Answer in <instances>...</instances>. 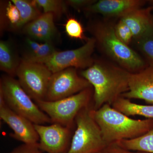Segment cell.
Masks as SVG:
<instances>
[{
    "label": "cell",
    "instance_id": "cell-1",
    "mask_svg": "<svg viewBox=\"0 0 153 153\" xmlns=\"http://www.w3.org/2000/svg\"><path fill=\"white\" fill-rule=\"evenodd\" d=\"M131 73L102 57L94 59L90 67L81 70L80 75L93 88L94 110L105 104L112 105L128 90Z\"/></svg>",
    "mask_w": 153,
    "mask_h": 153
},
{
    "label": "cell",
    "instance_id": "cell-2",
    "mask_svg": "<svg viewBox=\"0 0 153 153\" xmlns=\"http://www.w3.org/2000/svg\"><path fill=\"white\" fill-rule=\"evenodd\" d=\"M115 21L102 18L88 23L86 30L95 41L96 49L103 57L131 73L148 66L142 56L119 39L114 30Z\"/></svg>",
    "mask_w": 153,
    "mask_h": 153
},
{
    "label": "cell",
    "instance_id": "cell-3",
    "mask_svg": "<svg viewBox=\"0 0 153 153\" xmlns=\"http://www.w3.org/2000/svg\"><path fill=\"white\" fill-rule=\"evenodd\" d=\"M91 116L101 131L107 144L141 136L153 128V120H135L105 104L97 110L91 108Z\"/></svg>",
    "mask_w": 153,
    "mask_h": 153
},
{
    "label": "cell",
    "instance_id": "cell-4",
    "mask_svg": "<svg viewBox=\"0 0 153 153\" xmlns=\"http://www.w3.org/2000/svg\"><path fill=\"white\" fill-rule=\"evenodd\" d=\"M0 92L7 105L17 114L27 119L34 124L52 123L49 117L33 101L14 77L4 75L0 82Z\"/></svg>",
    "mask_w": 153,
    "mask_h": 153
},
{
    "label": "cell",
    "instance_id": "cell-5",
    "mask_svg": "<svg viewBox=\"0 0 153 153\" xmlns=\"http://www.w3.org/2000/svg\"><path fill=\"white\" fill-rule=\"evenodd\" d=\"M93 94V88L91 87L56 101L40 100L36 103L51 119L52 123L60 124L72 129L78 114L83 108L90 106Z\"/></svg>",
    "mask_w": 153,
    "mask_h": 153
},
{
    "label": "cell",
    "instance_id": "cell-6",
    "mask_svg": "<svg viewBox=\"0 0 153 153\" xmlns=\"http://www.w3.org/2000/svg\"><path fill=\"white\" fill-rule=\"evenodd\" d=\"M90 106L82 109L75 120L76 128L66 153H98L107 144L91 116Z\"/></svg>",
    "mask_w": 153,
    "mask_h": 153
},
{
    "label": "cell",
    "instance_id": "cell-7",
    "mask_svg": "<svg viewBox=\"0 0 153 153\" xmlns=\"http://www.w3.org/2000/svg\"><path fill=\"white\" fill-rule=\"evenodd\" d=\"M52 74L44 64L23 58L16 72L20 85L35 102L46 99Z\"/></svg>",
    "mask_w": 153,
    "mask_h": 153
},
{
    "label": "cell",
    "instance_id": "cell-8",
    "mask_svg": "<svg viewBox=\"0 0 153 153\" xmlns=\"http://www.w3.org/2000/svg\"><path fill=\"white\" fill-rule=\"evenodd\" d=\"M95 49V40L91 37L82 47L61 52L55 51L39 63L44 64L52 73L69 68L84 70L93 64Z\"/></svg>",
    "mask_w": 153,
    "mask_h": 153
},
{
    "label": "cell",
    "instance_id": "cell-9",
    "mask_svg": "<svg viewBox=\"0 0 153 153\" xmlns=\"http://www.w3.org/2000/svg\"><path fill=\"white\" fill-rule=\"evenodd\" d=\"M91 87L92 86L88 81L78 74L76 68H66L52 73L45 100L56 101Z\"/></svg>",
    "mask_w": 153,
    "mask_h": 153
},
{
    "label": "cell",
    "instance_id": "cell-10",
    "mask_svg": "<svg viewBox=\"0 0 153 153\" xmlns=\"http://www.w3.org/2000/svg\"><path fill=\"white\" fill-rule=\"evenodd\" d=\"M39 136L38 146L47 153H66L70 146L72 129L60 124H34Z\"/></svg>",
    "mask_w": 153,
    "mask_h": 153
},
{
    "label": "cell",
    "instance_id": "cell-11",
    "mask_svg": "<svg viewBox=\"0 0 153 153\" xmlns=\"http://www.w3.org/2000/svg\"><path fill=\"white\" fill-rule=\"evenodd\" d=\"M0 118L12 130V137L26 144H36L39 136L34 124L27 119L11 110L6 104L2 93L0 92Z\"/></svg>",
    "mask_w": 153,
    "mask_h": 153
},
{
    "label": "cell",
    "instance_id": "cell-12",
    "mask_svg": "<svg viewBox=\"0 0 153 153\" xmlns=\"http://www.w3.org/2000/svg\"><path fill=\"white\" fill-rule=\"evenodd\" d=\"M149 1L144 0H100L84 12L99 14L105 19L117 20L135 9L145 7Z\"/></svg>",
    "mask_w": 153,
    "mask_h": 153
},
{
    "label": "cell",
    "instance_id": "cell-13",
    "mask_svg": "<svg viewBox=\"0 0 153 153\" xmlns=\"http://www.w3.org/2000/svg\"><path fill=\"white\" fill-rule=\"evenodd\" d=\"M122 97L129 100H142L147 104L153 105V66H148L131 73L128 90Z\"/></svg>",
    "mask_w": 153,
    "mask_h": 153
},
{
    "label": "cell",
    "instance_id": "cell-14",
    "mask_svg": "<svg viewBox=\"0 0 153 153\" xmlns=\"http://www.w3.org/2000/svg\"><path fill=\"white\" fill-rule=\"evenodd\" d=\"M54 15L51 13H43L40 16L25 25L22 32L35 41L53 42L57 36Z\"/></svg>",
    "mask_w": 153,
    "mask_h": 153
},
{
    "label": "cell",
    "instance_id": "cell-15",
    "mask_svg": "<svg viewBox=\"0 0 153 153\" xmlns=\"http://www.w3.org/2000/svg\"><path fill=\"white\" fill-rule=\"evenodd\" d=\"M119 20L128 26L133 39L137 38L153 27V5L135 9Z\"/></svg>",
    "mask_w": 153,
    "mask_h": 153
},
{
    "label": "cell",
    "instance_id": "cell-16",
    "mask_svg": "<svg viewBox=\"0 0 153 153\" xmlns=\"http://www.w3.org/2000/svg\"><path fill=\"white\" fill-rule=\"evenodd\" d=\"M21 60L10 42L0 41V69L9 76H16L17 69Z\"/></svg>",
    "mask_w": 153,
    "mask_h": 153
},
{
    "label": "cell",
    "instance_id": "cell-17",
    "mask_svg": "<svg viewBox=\"0 0 153 153\" xmlns=\"http://www.w3.org/2000/svg\"><path fill=\"white\" fill-rule=\"evenodd\" d=\"M111 106L128 116H141L153 120V105L137 104L132 102L130 100L121 97Z\"/></svg>",
    "mask_w": 153,
    "mask_h": 153
},
{
    "label": "cell",
    "instance_id": "cell-18",
    "mask_svg": "<svg viewBox=\"0 0 153 153\" xmlns=\"http://www.w3.org/2000/svg\"><path fill=\"white\" fill-rule=\"evenodd\" d=\"M16 6L20 14V21L17 30L22 29L24 27L35 20L43 13L37 6L35 0H11Z\"/></svg>",
    "mask_w": 153,
    "mask_h": 153
},
{
    "label": "cell",
    "instance_id": "cell-19",
    "mask_svg": "<svg viewBox=\"0 0 153 153\" xmlns=\"http://www.w3.org/2000/svg\"><path fill=\"white\" fill-rule=\"evenodd\" d=\"M132 43L148 66H153V27L134 38Z\"/></svg>",
    "mask_w": 153,
    "mask_h": 153
},
{
    "label": "cell",
    "instance_id": "cell-20",
    "mask_svg": "<svg viewBox=\"0 0 153 153\" xmlns=\"http://www.w3.org/2000/svg\"><path fill=\"white\" fill-rule=\"evenodd\" d=\"M116 143L130 150L153 153V128L136 138L122 140Z\"/></svg>",
    "mask_w": 153,
    "mask_h": 153
},
{
    "label": "cell",
    "instance_id": "cell-21",
    "mask_svg": "<svg viewBox=\"0 0 153 153\" xmlns=\"http://www.w3.org/2000/svg\"><path fill=\"white\" fill-rule=\"evenodd\" d=\"M37 6L43 10V13L53 14L55 19H59L66 12L65 1L61 0H35Z\"/></svg>",
    "mask_w": 153,
    "mask_h": 153
},
{
    "label": "cell",
    "instance_id": "cell-22",
    "mask_svg": "<svg viewBox=\"0 0 153 153\" xmlns=\"http://www.w3.org/2000/svg\"><path fill=\"white\" fill-rule=\"evenodd\" d=\"M64 26L65 32L69 38L85 42L89 38L85 36V30L81 23L74 17L67 19Z\"/></svg>",
    "mask_w": 153,
    "mask_h": 153
},
{
    "label": "cell",
    "instance_id": "cell-23",
    "mask_svg": "<svg viewBox=\"0 0 153 153\" xmlns=\"http://www.w3.org/2000/svg\"><path fill=\"white\" fill-rule=\"evenodd\" d=\"M55 51L56 50L53 42H45L42 44L38 52L32 55L25 56L23 59L31 62L39 63L51 56Z\"/></svg>",
    "mask_w": 153,
    "mask_h": 153
},
{
    "label": "cell",
    "instance_id": "cell-24",
    "mask_svg": "<svg viewBox=\"0 0 153 153\" xmlns=\"http://www.w3.org/2000/svg\"><path fill=\"white\" fill-rule=\"evenodd\" d=\"M5 14L6 19L11 29L17 30V27L20 21V14L16 6L9 1L4 5Z\"/></svg>",
    "mask_w": 153,
    "mask_h": 153
},
{
    "label": "cell",
    "instance_id": "cell-25",
    "mask_svg": "<svg viewBox=\"0 0 153 153\" xmlns=\"http://www.w3.org/2000/svg\"><path fill=\"white\" fill-rule=\"evenodd\" d=\"M114 30L119 39L124 44L130 46L133 40V35L131 30L126 24L120 20L115 22Z\"/></svg>",
    "mask_w": 153,
    "mask_h": 153
},
{
    "label": "cell",
    "instance_id": "cell-26",
    "mask_svg": "<svg viewBox=\"0 0 153 153\" xmlns=\"http://www.w3.org/2000/svg\"><path fill=\"white\" fill-rule=\"evenodd\" d=\"M95 0H68L66 1L67 6L78 11H84L85 9L95 2Z\"/></svg>",
    "mask_w": 153,
    "mask_h": 153
},
{
    "label": "cell",
    "instance_id": "cell-27",
    "mask_svg": "<svg viewBox=\"0 0 153 153\" xmlns=\"http://www.w3.org/2000/svg\"><path fill=\"white\" fill-rule=\"evenodd\" d=\"M102 153H148L139 151L126 149L118 145L117 143L110 144L106 146Z\"/></svg>",
    "mask_w": 153,
    "mask_h": 153
},
{
    "label": "cell",
    "instance_id": "cell-28",
    "mask_svg": "<svg viewBox=\"0 0 153 153\" xmlns=\"http://www.w3.org/2000/svg\"><path fill=\"white\" fill-rule=\"evenodd\" d=\"M9 153H43L39 149L38 144H24L19 146Z\"/></svg>",
    "mask_w": 153,
    "mask_h": 153
},
{
    "label": "cell",
    "instance_id": "cell-29",
    "mask_svg": "<svg viewBox=\"0 0 153 153\" xmlns=\"http://www.w3.org/2000/svg\"><path fill=\"white\" fill-rule=\"evenodd\" d=\"M26 43L29 51L27 54L25 55V56L32 55L38 52V50L41 48L42 44L29 38H27L26 40Z\"/></svg>",
    "mask_w": 153,
    "mask_h": 153
},
{
    "label": "cell",
    "instance_id": "cell-30",
    "mask_svg": "<svg viewBox=\"0 0 153 153\" xmlns=\"http://www.w3.org/2000/svg\"><path fill=\"white\" fill-rule=\"evenodd\" d=\"M102 153V152H100V153Z\"/></svg>",
    "mask_w": 153,
    "mask_h": 153
}]
</instances>
